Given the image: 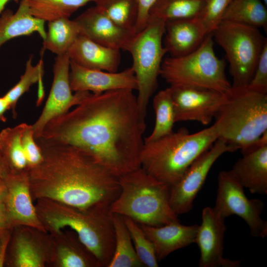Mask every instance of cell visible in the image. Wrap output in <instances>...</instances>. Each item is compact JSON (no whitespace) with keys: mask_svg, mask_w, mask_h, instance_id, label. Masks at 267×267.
I'll return each instance as SVG.
<instances>
[{"mask_svg":"<svg viewBox=\"0 0 267 267\" xmlns=\"http://www.w3.org/2000/svg\"><path fill=\"white\" fill-rule=\"evenodd\" d=\"M145 129L133 90L121 89L89 93L50 121L40 137L85 151L119 178L141 167Z\"/></svg>","mask_w":267,"mask_h":267,"instance_id":"obj_1","label":"cell"},{"mask_svg":"<svg viewBox=\"0 0 267 267\" xmlns=\"http://www.w3.org/2000/svg\"><path fill=\"white\" fill-rule=\"evenodd\" d=\"M43 160L27 169L32 198H47L81 210L111 203L118 178L93 157L72 145L39 137Z\"/></svg>","mask_w":267,"mask_h":267,"instance_id":"obj_2","label":"cell"},{"mask_svg":"<svg viewBox=\"0 0 267 267\" xmlns=\"http://www.w3.org/2000/svg\"><path fill=\"white\" fill-rule=\"evenodd\" d=\"M38 216L46 230L59 234L68 227L96 258L98 267H108L115 247V230L110 204L81 210L47 198L37 199Z\"/></svg>","mask_w":267,"mask_h":267,"instance_id":"obj_3","label":"cell"},{"mask_svg":"<svg viewBox=\"0 0 267 267\" xmlns=\"http://www.w3.org/2000/svg\"><path fill=\"white\" fill-rule=\"evenodd\" d=\"M214 118L218 139L242 153L267 131V92L231 86Z\"/></svg>","mask_w":267,"mask_h":267,"instance_id":"obj_4","label":"cell"},{"mask_svg":"<svg viewBox=\"0 0 267 267\" xmlns=\"http://www.w3.org/2000/svg\"><path fill=\"white\" fill-rule=\"evenodd\" d=\"M218 139L214 124L193 134L181 128L157 140L144 142L141 167L155 178L171 186Z\"/></svg>","mask_w":267,"mask_h":267,"instance_id":"obj_5","label":"cell"},{"mask_svg":"<svg viewBox=\"0 0 267 267\" xmlns=\"http://www.w3.org/2000/svg\"><path fill=\"white\" fill-rule=\"evenodd\" d=\"M120 192L109 208L140 224L159 226L179 221L170 207V186L142 167L118 178Z\"/></svg>","mask_w":267,"mask_h":267,"instance_id":"obj_6","label":"cell"},{"mask_svg":"<svg viewBox=\"0 0 267 267\" xmlns=\"http://www.w3.org/2000/svg\"><path fill=\"white\" fill-rule=\"evenodd\" d=\"M212 34L200 45L181 56L163 60L160 76L170 86L210 89L225 93L231 85L225 73V62L216 55Z\"/></svg>","mask_w":267,"mask_h":267,"instance_id":"obj_7","label":"cell"},{"mask_svg":"<svg viewBox=\"0 0 267 267\" xmlns=\"http://www.w3.org/2000/svg\"><path fill=\"white\" fill-rule=\"evenodd\" d=\"M165 21L149 16L145 28L134 36L128 52L137 83V103L145 119L148 104L158 87L163 58L166 51L162 43Z\"/></svg>","mask_w":267,"mask_h":267,"instance_id":"obj_8","label":"cell"},{"mask_svg":"<svg viewBox=\"0 0 267 267\" xmlns=\"http://www.w3.org/2000/svg\"><path fill=\"white\" fill-rule=\"evenodd\" d=\"M212 34L225 53L233 80L231 86L248 85L267 38L257 27L224 20Z\"/></svg>","mask_w":267,"mask_h":267,"instance_id":"obj_9","label":"cell"},{"mask_svg":"<svg viewBox=\"0 0 267 267\" xmlns=\"http://www.w3.org/2000/svg\"><path fill=\"white\" fill-rule=\"evenodd\" d=\"M244 188L231 170L220 172L214 208L225 219L238 216L246 222L252 236L264 238L267 235V222L261 217L264 204L259 199H249Z\"/></svg>","mask_w":267,"mask_h":267,"instance_id":"obj_10","label":"cell"},{"mask_svg":"<svg viewBox=\"0 0 267 267\" xmlns=\"http://www.w3.org/2000/svg\"><path fill=\"white\" fill-rule=\"evenodd\" d=\"M236 149L218 139L188 167L181 178L170 186L169 203L178 216L188 213L215 162L223 154Z\"/></svg>","mask_w":267,"mask_h":267,"instance_id":"obj_11","label":"cell"},{"mask_svg":"<svg viewBox=\"0 0 267 267\" xmlns=\"http://www.w3.org/2000/svg\"><path fill=\"white\" fill-rule=\"evenodd\" d=\"M70 59L67 53L55 58L53 82L46 102L40 116L32 125L35 139L39 138L45 125L53 119L67 113L73 106L80 104L90 93H72L70 86Z\"/></svg>","mask_w":267,"mask_h":267,"instance_id":"obj_12","label":"cell"},{"mask_svg":"<svg viewBox=\"0 0 267 267\" xmlns=\"http://www.w3.org/2000/svg\"><path fill=\"white\" fill-rule=\"evenodd\" d=\"M176 122L194 121L208 125L222 104L225 93L200 88L170 86Z\"/></svg>","mask_w":267,"mask_h":267,"instance_id":"obj_13","label":"cell"},{"mask_svg":"<svg viewBox=\"0 0 267 267\" xmlns=\"http://www.w3.org/2000/svg\"><path fill=\"white\" fill-rule=\"evenodd\" d=\"M226 230L225 218L214 208L206 207L202 212V222L198 225L195 242L200 250V267H237L240 262L224 258L223 242Z\"/></svg>","mask_w":267,"mask_h":267,"instance_id":"obj_14","label":"cell"},{"mask_svg":"<svg viewBox=\"0 0 267 267\" xmlns=\"http://www.w3.org/2000/svg\"><path fill=\"white\" fill-rule=\"evenodd\" d=\"M4 200L13 227L24 226L46 232L33 204L28 170L8 171L3 177Z\"/></svg>","mask_w":267,"mask_h":267,"instance_id":"obj_15","label":"cell"},{"mask_svg":"<svg viewBox=\"0 0 267 267\" xmlns=\"http://www.w3.org/2000/svg\"><path fill=\"white\" fill-rule=\"evenodd\" d=\"M74 20L82 34L102 45L128 51L136 33L125 29L104 15L95 5Z\"/></svg>","mask_w":267,"mask_h":267,"instance_id":"obj_16","label":"cell"},{"mask_svg":"<svg viewBox=\"0 0 267 267\" xmlns=\"http://www.w3.org/2000/svg\"><path fill=\"white\" fill-rule=\"evenodd\" d=\"M69 78L72 91H106L130 89L136 90L137 83L132 67L121 72H110L82 67L70 60Z\"/></svg>","mask_w":267,"mask_h":267,"instance_id":"obj_17","label":"cell"},{"mask_svg":"<svg viewBox=\"0 0 267 267\" xmlns=\"http://www.w3.org/2000/svg\"><path fill=\"white\" fill-rule=\"evenodd\" d=\"M230 170L244 188L252 193L267 194V131L243 152Z\"/></svg>","mask_w":267,"mask_h":267,"instance_id":"obj_18","label":"cell"},{"mask_svg":"<svg viewBox=\"0 0 267 267\" xmlns=\"http://www.w3.org/2000/svg\"><path fill=\"white\" fill-rule=\"evenodd\" d=\"M13 237L10 263L15 267H43L55 259L54 243L39 238V230L16 226Z\"/></svg>","mask_w":267,"mask_h":267,"instance_id":"obj_19","label":"cell"},{"mask_svg":"<svg viewBox=\"0 0 267 267\" xmlns=\"http://www.w3.org/2000/svg\"><path fill=\"white\" fill-rule=\"evenodd\" d=\"M140 225L153 243L158 262L172 252L195 243L198 226L183 225L179 221L159 226Z\"/></svg>","mask_w":267,"mask_h":267,"instance_id":"obj_20","label":"cell"},{"mask_svg":"<svg viewBox=\"0 0 267 267\" xmlns=\"http://www.w3.org/2000/svg\"><path fill=\"white\" fill-rule=\"evenodd\" d=\"M71 60L89 69L118 71L120 50L99 44L80 34L67 53Z\"/></svg>","mask_w":267,"mask_h":267,"instance_id":"obj_21","label":"cell"},{"mask_svg":"<svg viewBox=\"0 0 267 267\" xmlns=\"http://www.w3.org/2000/svg\"><path fill=\"white\" fill-rule=\"evenodd\" d=\"M164 35L163 45L171 57L192 52L207 36L195 18L166 21Z\"/></svg>","mask_w":267,"mask_h":267,"instance_id":"obj_22","label":"cell"},{"mask_svg":"<svg viewBox=\"0 0 267 267\" xmlns=\"http://www.w3.org/2000/svg\"><path fill=\"white\" fill-rule=\"evenodd\" d=\"M45 22L33 16L27 0H21L16 12L4 9L0 15V47L13 38L37 33L44 39Z\"/></svg>","mask_w":267,"mask_h":267,"instance_id":"obj_23","label":"cell"},{"mask_svg":"<svg viewBox=\"0 0 267 267\" xmlns=\"http://www.w3.org/2000/svg\"><path fill=\"white\" fill-rule=\"evenodd\" d=\"M80 34L78 24L69 18H61L48 22L42 50H49L57 56L67 53Z\"/></svg>","mask_w":267,"mask_h":267,"instance_id":"obj_24","label":"cell"},{"mask_svg":"<svg viewBox=\"0 0 267 267\" xmlns=\"http://www.w3.org/2000/svg\"><path fill=\"white\" fill-rule=\"evenodd\" d=\"M115 230V247L108 267H143L134 248L123 217L112 213Z\"/></svg>","mask_w":267,"mask_h":267,"instance_id":"obj_25","label":"cell"},{"mask_svg":"<svg viewBox=\"0 0 267 267\" xmlns=\"http://www.w3.org/2000/svg\"><path fill=\"white\" fill-rule=\"evenodd\" d=\"M63 236V235H62ZM62 243L55 245V259L61 267H98L96 258L77 237L63 236Z\"/></svg>","mask_w":267,"mask_h":267,"instance_id":"obj_26","label":"cell"},{"mask_svg":"<svg viewBox=\"0 0 267 267\" xmlns=\"http://www.w3.org/2000/svg\"><path fill=\"white\" fill-rule=\"evenodd\" d=\"M261 0H232L222 20L267 29V10Z\"/></svg>","mask_w":267,"mask_h":267,"instance_id":"obj_27","label":"cell"},{"mask_svg":"<svg viewBox=\"0 0 267 267\" xmlns=\"http://www.w3.org/2000/svg\"><path fill=\"white\" fill-rule=\"evenodd\" d=\"M26 124L22 123L13 128H6L0 132V152L9 171L18 172L28 169L21 141Z\"/></svg>","mask_w":267,"mask_h":267,"instance_id":"obj_28","label":"cell"},{"mask_svg":"<svg viewBox=\"0 0 267 267\" xmlns=\"http://www.w3.org/2000/svg\"><path fill=\"white\" fill-rule=\"evenodd\" d=\"M97 0H27L30 11L44 22L69 18L80 8Z\"/></svg>","mask_w":267,"mask_h":267,"instance_id":"obj_29","label":"cell"},{"mask_svg":"<svg viewBox=\"0 0 267 267\" xmlns=\"http://www.w3.org/2000/svg\"><path fill=\"white\" fill-rule=\"evenodd\" d=\"M155 123L151 134L144 142L154 141L173 132L175 121L173 103L170 88L160 90L153 99Z\"/></svg>","mask_w":267,"mask_h":267,"instance_id":"obj_30","label":"cell"},{"mask_svg":"<svg viewBox=\"0 0 267 267\" xmlns=\"http://www.w3.org/2000/svg\"><path fill=\"white\" fill-rule=\"evenodd\" d=\"M205 0H157L150 10L149 16L165 22L191 19L200 12Z\"/></svg>","mask_w":267,"mask_h":267,"instance_id":"obj_31","label":"cell"},{"mask_svg":"<svg viewBox=\"0 0 267 267\" xmlns=\"http://www.w3.org/2000/svg\"><path fill=\"white\" fill-rule=\"evenodd\" d=\"M95 3L104 15L115 23L134 31L138 13L137 0H97Z\"/></svg>","mask_w":267,"mask_h":267,"instance_id":"obj_32","label":"cell"},{"mask_svg":"<svg viewBox=\"0 0 267 267\" xmlns=\"http://www.w3.org/2000/svg\"><path fill=\"white\" fill-rule=\"evenodd\" d=\"M32 57L30 56L27 61L24 74L21 76L19 82L4 96L8 101L13 117L17 116L16 106L21 96L29 90L34 84L42 81L44 74V64L42 59L36 65H33Z\"/></svg>","mask_w":267,"mask_h":267,"instance_id":"obj_33","label":"cell"},{"mask_svg":"<svg viewBox=\"0 0 267 267\" xmlns=\"http://www.w3.org/2000/svg\"><path fill=\"white\" fill-rule=\"evenodd\" d=\"M122 216L130 234L136 253L141 262L144 267H158V261L156 258L153 244L140 224L129 217Z\"/></svg>","mask_w":267,"mask_h":267,"instance_id":"obj_34","label":"cell"},{"mask_svg":"<svg viewBox=\"0 0 267 267\" xmlns=\"http://www.w3.org/2000/svg\"><path fill=\"white\" fill-rule=\"evenodd\" d=\"M232 0H205L200 12L195 19L207 35L212 34L222 21L223 15Z\"/></svg>","mask_w":267,"mask_h":267,"instance_id":"obj_35","label":"cell"},{"mask_svg":"<svg viewBox=\"0 0 267 267\" xmlns=\"http://www.w3.org/2000/svg\"><path fill=\"white\" fill-rule=\"evenodd\" d=\"M21 141L27 159L28 169L40 163L43 160V154L34 138L32 125L26 124L21 134Z\"/></svg>","mask_w":267,"mask_h":267,"instance_id":"obj_36","label":"cell"},{"mask_svg":"<svg viewBox=\"0 0 267 267\" xmlns=\"http://www.w3.org/2000/svg\"><path fill=\"white\" fill-rule=\"evenodd\" d=\"M248 85L257 90L267 92V43L263 47Z\"/></svg>","mask_w":267,"mask_h":267,"instance_id":"obj_37","label":"cell"},{"mask_svg":"<svg viewBox=\"0 0 267 267\" xmlns=\"http://www.w3.org/2000/svg\"><path fill=\"white\" fill-rule=\"evenodd\" d=\"M157 0H137L138 13L134 31L136 34L146 26L150 9Z\"/></svg>","mask_w":267,"mask_h":267,"instance_id":"obj_38","label":"cell"},{"mask_svg":"<svg viewBox=\"0 0 267 267\" xmlns=\"http://www.w3.org/2000/svg\"><path fill=\"white\" fill-rule=\"evenodd\" d=\"M13 228L5 204L0 202V233Z\"/></svg>","mask_w":267,"mask_h":267,"instance_id":"obj_39","label":"cell"},{"mask_svg":"<svg viewBox=\"0 0 267 267\" xmlns=\"http://www.w3.org/2000/svg\"><path fill=\"white\" fill-rule=\"evenodd\" d=\"M8 230L0 233V267H2L4 260V253L9 239Z\"/></svg>","mask_w":267,"mask_h":267,"instance_id":"obj_40","label":"cell"},{"mask_svg":"<svg viewBox=\"0 0 267 267\" xmlns=\"http://www.w3.org/2000/svg\"><path fill=\"white\" fill-rule=\"evenodd\" d=\"M8 110H10L9 103L4 96L0 97V121L2 122L6 121V118L4 115L5 113Z\"/></svg>","mask_w":267,"mask_h":267,"instance_id":"obj_41","label":"cell"},{"mask_svg":"<svg viewBox=\"0 0 267 267\" xmlns=\"http://www.w3.org/2000/svg\"><path fill=\"white\" fill-rule=\"evenodd\" d=\"M9 171L8 167L0 152V179Z\"/></svg>","mask_w":267,"mask_h":267,"instance_id":"obj_42","label":"cell"},{"mask_svg":"<svg viewBox=\"0 0 267 267\" xmlns=\"http://www.w3.org/2000/svg\"><path fill=\"white\" fill-rule=\"evenodd\" d=\"M6 186L3 178L0 179V202L4 201L6 195Z\"/></svg>","mask_w":267,"mask_h":267,"instance_id":"obj_43","label":"cell"},{"mask_svg":"<svg viewBox=\"0 0 267 267\" xmlns=\"http://www.w3.org/2000/svg\"><path fill=\"white\" fill-rule=\"evenodd\" d=\"M14 1L16 3H18L19 0H0V15L2 12L4 10V7L6 3L9 1Z\"/></svg>","mask_w":267,"mask_h":267,"instance_id":"obj_44","label":"cell"},{"mask_svg":"<svg viewBox=\"0 0 267 267\" xmlns=\"http://www.w3.org/2000/svg\"><path fill=\"white\" fill-rule=\"evenodd\" d=\"M266 6L267 5V0H261Z\"/></svg>","mask_w":267,"mask_h":267,"instance_id":"obj_45","label":"cell"}]
</instances>
